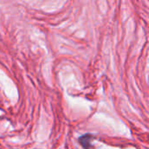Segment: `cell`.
<instances>
[{"instance_id": "cell-1", "label": "cell", "mask_w": 149, "mask_h": 149, "mask_svg": "<svg viewBox=\"0 0 149 149\" xmlns=\"http://www.w3.org/2000/svg\"><path fill=\"white\" fill-rule=\"evenodd\" d=\"M93 136L91 134H85L79 138V143L85 149H90L91 148V141Z\"/></svg>"}]
</instances>
